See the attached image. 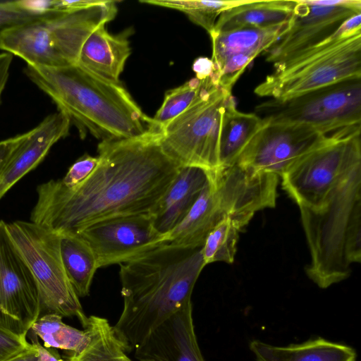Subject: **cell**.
Here are the masks:
<instances>
[{"instance_id": "obj_1", "label": "cell", "mask_w": 361, "mask_h": 361, "mask_svg": "<svg viewBox=\"0 0 361 361\" xmlns=\"http://www.w3.org/2000/svg\"><path fill=\"white\" fill-rule=\"evenodd\" d=\"M97 156V168L76 188L60 179L37 185L30 221L59 235L78 234L106 219L149 214L181 167L164 152L155 131L101 141Z\"/></svg>"}, {"instance_id": "obj_2", "label": "cell", "mask_w": 361, "mask_h": 361, "mask_svg": "<svg viewBox=\"0 0 361 361\" xmlns=\"http://www.w3.org/2000/svg\"><path fill=\"white\" fill-rule=\"evenodd\" d=\"M201 248L163 243L119 264L123 307L113 326L130 352L191 302L205 267Z\"/></svg>"}, {"instance_id": "obj_3", "label": "cell", "mask_w": 361, "mask_h": 361, "mask_svg": "<svg viewBox=\"0 0 361 361\" xmlns=\"http://www.w3.org/2000/svg\"><path fill=\"white\" fill-rule=\"evenodd\" d=\"M26 76L78 129L101 141L131 139L152 131L145 115L119 82L100 77L78 63L59 68L26 65Z\"/></svg>"}, {"instance_id": "obj_4", "label": "cell", "mask_w": 361, "mask_h": 361, "mask_svg": "<svg viewBox=\"0 0 361 361\" xmlns=\"http://www.w3.org/2000/svg\"><path fill=\"white\" fill-rule=\"evenodd\" d=\"M310 252L308 277L327 288L346 279L361 260V162L317 210L300 209Z\"/></svg>"}, {"instance_id": "obj_5", "label": "cell", "mask_w": 361, "mask_h": 361, "mask_svg": "<svg viewBox=\"0 0 361 361\" xmlns=\"http://www.w3.org/2000/svg\"><path fill=\"white\" fill-rule=\"evenodd\" d=\"M116 1L81 9L51 12L5 30L0 50L27 65L59 68L77 63L83 43L101 24L114 18Z\"/></svg>"}, {"instance_id": "obj_6", "label": "cell", "mask_w": 361, "mask_h": 361, "mask_svg": "<svg viewBox=\"0 0 361 361\" xmlns=\"http://www.w3.org/2000/svg\"><path fill=\"white\" fill-rule=\"evenodd\" d=\"M274 66L258 85L259 97L286 99L344 80L361 77V13L347 20L320 44Z\"/></svg>"}, {"instance_id": "obj_7", "label": "cell", "mask_w": 361, "mask_h": 361, "mask_svg": "<svg viewBox=\"0 0 361 361\" xmlns=\"http://www.w3.org/2000/svg\"><path fill=\"white\" fill-rule=\"evenodd\" d=\"M202 81L197 97L159 132V142L164 152L180 166L212 172L220 169L222 119L232 92L211 77Z\"/></svg>"}, {"instance_id": "obj_8", "label": "cell", "mask_w": 361, "mask_h": 361, "mask_svg": "<svg viewBox=\"0 0 361 361\" xmlns=\"http://www.w3.org/2000/svg\"><path fill=\"white\" fill-rule=\"evenodd\" d=\"M265 123L304 125L332 135L361 129V77L344 80L286 99L255 107Z\"/></svg>"}, {"instance_id": "obj_9", "label": "cell", "mask_w": 361, "mask_h": 361, "mask_svg": "<svg viewBox=\"0 0 361 361\" xmlns=\"http://www.w3.org/2000/svg\"><path fill=\"white\" fill-rule=\"evenodd\" d=\"M6 227L15 248L35 281L41 314L75 317L84 328L88 317L66 273L59 235L32 221L18 220L6 223Z\"/></svg>"}, {"instance_id": "obj_10", "label": "cell", "mask_w": 361, "mask_h": 361, "mask_svg": "<svg viewBox=\"0 0 361 361\" xmlns=\"http://www.w3.org/2000/svg\"><path fill=\"white\" fill-rule=\"evenodd\" d=\"M361 162L360 130L338 133L281 175L282 186L300 209L317 210L348 172Z\"/></svg>"}, {"instance_id": "obj_11", "label": "cell", "mask_w": 361, "mask_h": 361, "mask_svg": "<svg viewBox=\"0 0 361 361\" xmlns=\"http://www.w3.org/2000/svg\"><path fill=\"white\" fill-rule=\"evenodd\" d=\"M360 13V0L295 1L288 30L264 53L266 61L274 65L296 56L330 38Z\"/></svg>"}, {"instance_id": "obj_12", "label": "cell", "mask_w": 361, "mask_h": 361, "mask_svg": "<svg viewBox=\"0 0 361 361\" xmlns=\"http://www.w3.org/2000/svg\"><path fill=\"white\" fill-rule=\"evenodd\" d=\"M40 314L34 277L0 220V325L26 337Z\"/></svg>"}, {"instance_id": "obj_13", "label": "cell", "mask_w": 361, "mask_h": 361, "mask_svg": "<svg viewBox=\"0 0 361 361\" xmlns=\"http://www.w3.org/2000/svg\"><path fill=\"white\" fill-rule=\"evenodd\" d=\"M329 136L304 125L264 123L235 163L281 177Z\"/></svg>"}, {"instance_id": "obj_14", "label": "cell", "mask_w": 361, "mask_h": 361, "mask_svg": "<svg viewBox=\"0 0 361 361\" xmlns=\"http://www.w3.org/2000/svg\"><path fill=\"white\" fill-rule=\"evenodd\" d=\"M92 248L98 269L121 264L162 244L149 214L118 216L96 222L78 233Z\"/></svg>"}, {"instance_id": "obj_15", "label": "cell", "mask_w": 361, "mask_h": 361, "mask_svg": "<svg viewBox=\"0 0 361 361\" xmlns=\"http://www.w3.org/2000/svg\"><path fill=\"white\" fill-rule=\"evenodd\" d=\"M290 20L267 27H241L211 32V59L214 64L212 77L214 82L225 90L231 91L250 63L286 32Z\"/></svg>"}, {"instance_id": "obj_16", "label": "cell", "mask_w": 361, "mask_h": 361, "mask_svg": "<svg viewBox=\"0 0 361 361\" xmlns=\"http://www.w3.org/2000/svg\"><path fill=\"white\" fill-rule=\"evenodd\" d=\"M134 355L139 361H204L195 331L192 302L152 331Z\"/></svg>"}, {"instance_id": "obj_17", "label": "cell", "mask_w": 361, "mask_h": 361, "mask_svg": "<svg viewBox=\"0 0 361 361\" xmlns=\"http://www.w3.org/2000/svg\"><path fill=\"white\" fill-rule=\"evenodd\" d=\"M71 124L68 116L58 111L27 132L25 141L0 176V200L42 162L54 145L69 134Z\"/></svg>"}, {"instance_id": "obj_18", "label": "cell", "mask_w": 361, "mask_h": 361, "mask_svg": "<svg viewBox=\"0 0 361 361\" xmlns=\"http://www.w3.org/2000/svg\"><path fill=\"white\" fill-rule=\"evenodd\" d=\"M209 172L196 166L179 169L170 186L149 212L157 232L166 238L185 218L207 183Z\"/></svg>"}, {"instance_id": "obj_19", "label": "cell", "mask_w": 361, "mask_h": 361, "mask_svg": "<svg viewBox=\"0 0 361 361\" xmlns=\"http://www.w3.org/2000/svg\"><path fill=\"white\" fill-rule=\"evenodd\" d=\"M99 25L85 39L77 63L105 79L119 82L126 62L131 54L128 37L130 29L113 35Z\"/></svg>"}, {"instance_id": "obj_20", "label": "cell", "mask_w": 361, "mask_h": 361, "mask_svg": "<svg viewBox=\"0 0 361 361\" xmlns=\"http://www.w3.org/2000/svg\"><path fill=\"white\" fill-rule=\"evenodd\" d=\"M224 218L209 172L207 183L196 202L185 218L168 234L164 243L180 247H202L207 234Z\"/></svg>"}, {"instance_id": "obj_21", "label": "cell", "mask_w": 361, "mask_h": 361, "mask_svg": "<svg viewBox=\"0 0 361 361\" xmlns=\"http://www.w3.org/2000/svg\"><path fill=\"white\" fill-rule=\"evenodd\" d=\"M257 361H355L356 353L348 345L323 338L288 346H276L259 340L249 345Z\"/></svg>"}, {"instance_id": "obj_22", "label": "cell", "mask_w": 361, "mask_h": 361, "mask_svg": "<svg viewBox=\"0 0 361 361\" xmlns=\"http://www.w3.org/2000/svg\"><path fill=\"white\" fill-rule=\"evenodd\" d=\"M294 5L295 1H249L221 13L212 31L267 27L284 23L291 18Z\"/></svg>"}, {"instance_id": "obj_23", "label": "cell", "mask_w": 361, "mask_h": 361, "mask_svg": "<svg viewBox=\"0 0 361 361\" xmlns=\"http://www.w3.org/2000/svg\"><path fill=\"white\" fill-rule=\"evenodd\" d=\"M264 126V122L256 114L238 111L231 94L222 119L219 139L220 169L235 164L243 149Z\"/></svg>"}, {"instance_id": "obj_24", "label": "cell", "mask_w": 361, "mask_h": 361, "mask_svg": "<svg viewBox=\"0 0 361 361\" xmlns=\"http://www.w3.org/2000/svg\"><path fill=\"white\" fill-rule=\"evenodd\" d=\"M83 329L88 333L86 345L78 353L66 354L63 361H133L128 356L130 350L106 319L91 315Z\"/></svg>"}, {"instance_id": "obj_25", "label": "cell", "mask_w": 361, "mask_h": 361, "mask_svg": "<svg viewBox=\"0 0 361 361\" xmlns=\"http://www.w3.org/2000/svg\"><path fill=\"white\" fill-rule=\"evenodd\" d=\"M60 252L67 276L78 298L89 295L98 269L95 255L89 244L78 234H62Z\"/></svg>"}, {"instance_id": "obj_26", "label": "cell", "mask_w": 361, "mask_h": 361, "mask_svg": "<svg viewBox=\"0 0 361 361\" xmlns=\"http://www.w3.org/2000/svg\"><path fill=\"white\" fill-rule=\"evenodd\" d=\"M62 318L54 313L42 314L29 331L39 337L46 348L61 349L66 354L78 353L86 345L88 333L85 329L80 330L66 324Z\"/></svg>"}, {"instance_id": "obj_27", "label": "cell", "mask_w": 361, "mask_h": 361, "mask_svg": "<svg viewBox=\"0 0 361 361\" xmlns=\"http://www.w3.org/2000/svg\"><path fill=\"white\" fill-rule=\"evenodd\" d=\"M244 227L239 221L231 217L220 221L207 234L201 248L204 266L216 262L233 263L239 233Z\"/></svg>"}, {"instance_id": "obj_28", "label": "cell", "mask_w": 361, "mask_h": 361, "mask_svg": "<svg viewBox=\"0 0 361 361\" xmlns=\"http://www.w3.org/2000/svg\"><path fill=\"white\" fill-rule=\"evenodd\" d=\"M249 1L202 0H143L140 3L169 8L184 13L196 25L209 34L224 11L245 4Z\"/></svg>"}, {"instance_id": "obj_29", "label": "cell", "mask_w": 361, "mask_h": 361, "mask_svg": "<svg viewBox=\"0 0 361 361\" xmlns=\"http://www.w3.org/2000/svg\"><path fill=\"white\" fill-rule=\"evenodd\" d=\"M202 85V81L195 77L166 92L161 106L154 116L151 118L152 130L159 133L185 111L197 97Z\"/></svg>"}, {"instance_id": "obj_30", "label": "cell", "mask_w": 361, "mask_h": 361, "mask_svg": "<svg viewBox=\"0 0 361 361\" xmlns=\"http://www.w3.org/2000/svg\"><path fill=\"white\" fill-rule=\"evenodd\" d=\"M44 14L36 11L32 6L30 1H0V37L7 29L23 24Z\"/></svg>"}, {"instance_id": "obj_31", "label": "cell", "mask_w": 361, "mask_h": 361, "mask_svg": "<svg viewBox=\"0 0 361 361\" xmlns=\"http://www.w3.org/2000/svg\"><path fill=\"white\" fill-rule=\"evenodd\" d=\"M99 162L98 156L92 157L87 154L80 157L69 168L65 176L60 179L61 183L68 188H74L82 184L93 173Z\"/></svg>"}, {"instance_id": "obj_32", "label": "cell", "mask_w": 361, "mask_h": 361, "mask_svg": "<svg viewBox=\"0 0 361 361\" xmlns=\"http://www.w3.org/2000/svg\"><path fill=\"white\" fill-rule=\"evenodd\" d=\"M25 336L0 325V361H8L31 347Z\"/></svg>"}, {"instance_id": "obj_33", "label": "cell", "mask_w": 361, "mask_h": 361, "mask_svg": "<svg viewBox=\"0 0 361 361\" xmlns=\"http://www.w3.org/2000/svg\"><path fill=\"white\" fill-rule=\"evenodd\" d=\"M26 137L25 133L0 141V176Z\"/></svg>"}, {"instance_id": "obj_34", "label": "cell", "mask_w": 361, "mask_h": 361, "mask_svg": "<svg viewBox=\"0 0 361 361\" xmlns=\"http://www.w3.org/2000/svg\"><path fill=\"white\" fill-rule=\"evenodd\" d=\"M192 71L195 73V78L204 80L214 73V64L211 59L204 56L197 58L192 64Z\"/></svg>"}, {"instance_id": "obj_35", "label": "cell", "mask_w": 361, "mask_h": 361, "mask_svg": "<svg viewBox=\"0 0 361 361\" xmlns=\"http://www.w3.org/2000/svg\"><path fill=\"white\" fill-rule=\"evenodd\" d=\"M13 56L8 52L0 53V104L4 89L10 75Z\"/></svg>"}, {"instance_id": "obj_36", "label": "cell", "mask_w": 361, "mask_h": 361, "mask_svg": "<svg viewBox=\"0 0 361 361\" xmlns=\"http://www.w3.org/2000/svg\"><path fill=\"white\" fill-rule=\"evenodd\" d=\"M37 338V336L32 333L30 339L32 343L35 345L38 352L37 361H63L55 348L42 345Z\"/></svg>"}, {"instance_id": "obj_37", "label": "cell", "mask_w": 361, "mask_h": 361, "mask_svg": "<svg viewBox=\"0 0 361 361\" xmlns=\"http://www.w3.org/2000/svg\"><path fill=\"white\" fill-rule=\"evenodd\" d=\"M31 344L30 348L8 361H37V349L34 343Z\"/></svg>"}]
</instances>
